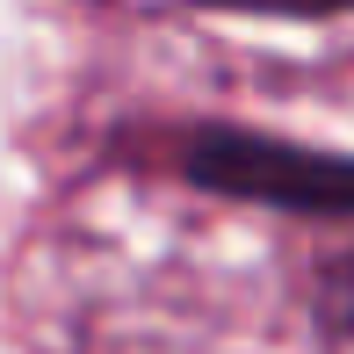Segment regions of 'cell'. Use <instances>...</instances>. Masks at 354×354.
<instances>
[{
	"label": "cell",
	"instance_id": "cell-1",
	"mask_svg": "<svg viewBox=\"0 0 354 354\" xmlns=\"http://www.w3.org/2000/svg\"><path fill=\"white\" fill-rule=\"evenodd\" d=\"M196 181H217L232 196H275V203H340L354 196V167H318L304 152H275L253 138H203L188 152Z\"/></svg>",
	"mask_w": 354,
	"mask_h": 354
},
{
	"label": "cell",
	"instance_id": "cell-2",
	"mask_svg": "<svg viewBox=\"0 0 354 354\" xmlns=\"http://www.w3.org/2000/svg\"><path fill=\"white\" fill-rule=\"evenodd\" d=\"M318 311H326V333H333V347L354 354V261L333 268V282H326V297H318Z\"/></svg>",
	"mask_w": 354,
	"mask_h": 354
},
{
	"label": "cell",
	"instance_id": "cell-3",
	"mask_svg": "<svg viewBox=\"0 0 354 354\" xmlns=\"http://www.w3.org/2000/svg\"><path fill=\"white\" fill-rule=\"evenodd\" d=\"M239 8H297V15H318V8H347V0H239Z\"/></svg>",
	"mask_w": 354,
	"mask_h": 354
}]
</instances>
